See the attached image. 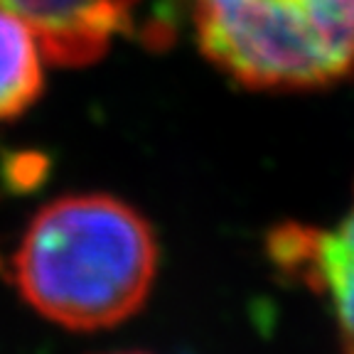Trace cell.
I'll return each instance as SVG.
<instances>
[{
  "mask_svg": "<svg viewBox=\"0 0 354 354\" xmlns=\"http://www.w3.org/2000/svg\"><path fill=\"white\" fill-rule=\"evenodd\" d=\"M278 268L330 300L344 354H354V194L332 229L286 224L271 236Z\"/></svg>",
  "mask_w": 354,
  "mask_h": 354,
  "instance_id": "cell-3",
  "label": "cell"
},
{
  "mask_svg": "<svg viewBox=\"0 0 354 354\" xmlns=\"http://www.w3.org/2000/svg\"><path fill=\"white\" fill-rule=\"evenodd\" d=\"M44 52L20 15L0 3V121L15 118L42 94Z\"/></svg>",
  "mask_w": 354,
  "mask_h": 354,
  "instance_id": "cell-4",
  "label": "cell"
},
{
  "mask_svg": "<svg viewBox=\"0 0 354 354\" xmlns=\"http://www.w3.org/2000/svg\"><path fill=\"white\" fill-rule=\"evenodd\" d=\"M199 52L251 91H320L354 77V0H189Z\"/></svg>",
  "mask_w": 354,
  "mask_h": 354,
  "instance_id": "cell-2",
  "label": "cell"
},
{
  "mask_svg": "<svg viewBox=\"0 0 354 354\" xmlns=\"http://www.w3.org/2000/svg\"><path fill=\"white\" fill-rule=\"evenodd\" d=\"M158 273L155 232L109 194H69L44 205L12 259L22 298L69 330H104L140 310Z\"/></svg>",
  "mask_w": 354,
  "mask_h": 354,
  "instance_id": "cell-1",
  "label": "cell"
},
{
  "mask_svg": "<svg viewBox=\"0 0 354 354\" xmlns=\"http://www.w3.org/2000/svg\"><path fill=\"white\" fill-rule=\"evenodd\" d=\"M111 354H148V352H111Z\"/></svg>",
  "mask_w": 354,
  "mask_h": 354,
  "instance_id": "cell-5",
  "label": "cell"
}]
</instances>
